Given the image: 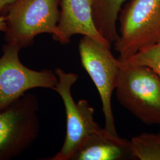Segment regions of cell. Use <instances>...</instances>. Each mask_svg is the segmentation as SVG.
Masks as SVG:
<instances>
[{
  "label": "cell",
  "mask_w": 160,
  "mask_h": 160,
  "mask_svg": "<svg viewBox=\"0 0 160 160\" xmlns=\"http://www.w3.org/2000/svg\"><path fill=\"white\" fill-rule=\"evenodd\" d=\"M20 48L7 43L0 58V111L6 109L34 88L54 90L58 82L55 71H35L25 67L19 59Z\"/></svg>",
  "instance_id": "cell-7"
},
{
  "label": "cell",
  "mask_w": 160,
  "mask_h": 160,
  "mask_svg": "<svg viewBox=\"0 0 160 160\" xmlns=\"http://www.w3.org/2000/svg\"><path fill=\"white\" fill-rule=\"evenodd\" d=\"M120 61L115 88L119 102L145 124L160 125V77L148 67Z\"/></svg>",
  "instance_id": "cell-1"
},
{
  "label": "cell",
  "mask_w": 160,
  "mask_h": 160,
  "mask_svg": "<svg viewBox=\"0 0 160 160\" xmlns=\"http://www.w3.org/2000/svg\"><path fill=\"white\" fill-rule=\"evenodd\" d=\"M158 134H160V131H159V132H158Z\"/></svg>",
  "instance_id": "cell-15"
},
{
  "label": "cell",
  "mask_w": 160,
  "mask_h": 160,
  "mask_svg": "<svg viewBox=\"0 0 160 160\" xmlns=\"http://www.w3.org/2000/svg\"><path fill=\"white\" fill-rule=\"evenodd\" d=\"M37 97L26 93L0 111V160L22 154L38 138L40 123Z\"/></svg>",
  "instance_id": "cell-4"
},
{
  "label": "cell",
  "mask_w": 160,
  "mask_h": 160,
  "mask_svg": "<svg viewBox=\"0 0 160 160\" xmlns=\"http://www.w3.org/2000/svg\"><path fill=\"white\" fill-rule=\"evenodd\" d=\"M120 34L114 43L120 61L160 42V0H130L120 11Z\"/></svg>",
  "instance_id": "cell-3"
},
{
  "label": "cell",
  "mask_w": 160,
  "mask_h": 160,
  "mask_svg": "<svg viewBox=\"0 0 160 160\" xmlns=\"http://www.w3.org/2000/svg\"><path fill=\"white\" fill-rule=\"evenodd\" d=\"M122 61L148 67L160 77V42L143 48L128 59Z\"/></svg>",
  "instance_id": "cell-12"
},
{
  "label": "cell",
  "mask_w": 160,
  "mask_h": 160,
  "mask_svg": "<svg viewBox=\"0 0 160 160\" xmlns=\"http://www.w3.org/2000/svg\"><path fill=\"white\" fill-rule=\"evenodd\" d=\"M55 72L58 78V82L54 90L63 100L67 131L61 150L49 160H72L87 140L103 128L94 119V110L86 100L81 99L77 103L75 102L71 88L78 79V75L66 72L59 68L55 69Z\"/></svg>",
  "instance_id": "cell-5"
},
{
  "label": "cell",
  "mask_w": 160,
  "mask_h": 160,
  "mask_svg": "<svg viewBox=\"0 0 160 160\" xmlns=\"http://www.w3.org/2000/svg\"><path fill=\"white\" fill-rule=\"evenodd\" d=\"M129 158H133L130 141L114 135L104 128L90 138L72 160H120Z\"/></svg>",
  "instance_id": "cell-9"
},
{
  "label": "cell",
  "mask_w": 160,
  "mask_h": 160,
  "mask_svg": "<svg viewBox=\"0 0 160 160\" xmlns=\"http://www.w3.org/2000/svg\"><path fill=\"white\" fill-rule=\"evenodd\" d=\"M79 53L82 65L92 78L101 98L105 128L118 135L112 108V96L119 72L120 60L114 58L110 48L88 36L81 39Z\"/></svg>",
  "instance_id": "cell-6"
},
{
  "label": "cell",
  "mask_w": 160,
  "mask_h": 160,
  "mask_svg": "<svg viewBox=\"0 0 160 160\" xmlns=\"http://www.w3.org/2000/svg\"><path fill=\"white\" fill-rule=\"evenodd\" d=\"M60 0H15L8 6L6 16L7 43L20 49L32 45L34 38L42 33L58 35L60 18Z\"/></svg>",
  "instance_id": "cell-2"
},
{
  "label": "cell",
  "mask_w": 160,
  "mask_h": 160,
  "mask_svg": "<svg viewBox=\"0 0 160 160\" xmlns=\"http://www.w3.org/2000/svg\"><path fill=\"white\" fill-rule=\"evenodd\" d=\"M134 159L160 160V135L142 133L130 141Z\"/></svg>",
  "instance_id": "cell-11"
},
{
  "label": "cell",
  "mask_w": 160,
  "mask_h": 160,
  "mask_svg": "<svg viewBox=\"0 0 160 160\" xmlns=\"http://www.w3.org/2000/svg\"><path fill=\"white\" fill-rule=\"evenodd\" d=\"M58 35L55 39L66 44L75 34L90 37L111 48L98 32L93 20L92 0H61Z\"/></svg>",
  "instance_id": "cell-8"
},
{
  "label": "cell",
  "mask_w": 160,
  "mask_h": 160,
  "mask_svg": "<svg viewBox=\"0 0 160 160\" xmlns=\"http://www.w3.org/2000/svg\"><path fill=\"white\" fill-rule=\"evenodd\" d=\"M7 29L6 16H0V31L5 32Z\"/></svg>",
  "instance_id": "cell-14"
},
{
  "label": "cell",
  "mask_w": 160,
  "mask_h": 160,
  "mask_svg": "<svg viewBox=\"0 0 160 160\" xmlns=\"http://www.w3.org/2000/svg\"><path fill=\"white\" fill-rule=\"evenodd\" d=\"M15 0H0V16L3 10L10 6Z\"/></svg>",
  "instance_id": "cell-13"
},
{
  "label": "cell",
  "mask_w": 160,
  "mask_h": 160,
  "mask_svg": "<svg viewBox=\"0 0 160 160\" xmlns=\"http://www.w3.org/2000/svg\"><path fill=\"white\" fill-rule=\"evenodd\" d=\"M126 0H92V16L99 33L111 45L118 40L116 22Z\"/></svg>",
  "instance_id": "cell-10"
}]
</instances>
